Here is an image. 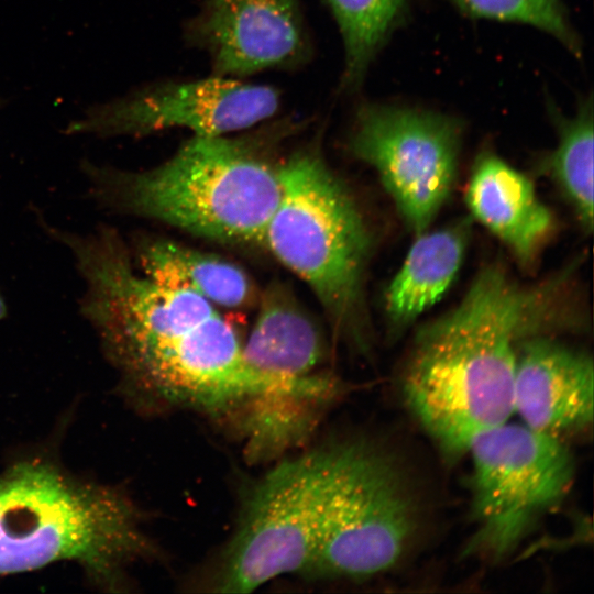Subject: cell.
<instances>
[{"mask_svg": "<svg viewBox=\"0 0 594 594\" xmlns=\"http://www.w3.org/2000/svg\"><path fill=\"white\" fill-rule=\"evenodd\" d=\"M186 40L207 53L213 75L238 79L311 56L299 0H205Z\"/></svg>", "mask_w": 594, "mask_h": 594, "instance_id": "obj_11", "label": "cell"}, {"mask_svg": "<svg viewBox=\"0 0 594 594\" xmlns=\"http://www.w3.org/2000/svg\"><path fill=\"white\" fill-rule=\"evenodd\" d=\"M279 182L262 245L310 287L336 340L365 351L372 240L354 197L312 146L280 163Z\"/></svg>", "mask_w": 594, "mask_h": 594, "instance_id": "obj_5", "label": "cell"}, {"mask_svg": "<svg viewBox=\"0 0 594 594\" xmlns=\"http://www.w3.org/2000/svg\"><path fill=\"white\" fill-rule=\"evenodd\" d=\"M417 497L392 452L371 441L349 440L319 547L304 573L364 579L395 568L418 538Z\"/></svg>", "mask_w": 594, "mask_h": 594, "instance_id": "obj_7", "label": "cell"}, {"mask_svg": "<svg viewBox=\"0 0 594 594\" xmlns=\"http://www.w3.org/2000/svg\"><path fill=\"white\" fill-rule=\"evenodd\" d=\"M462 12L482 19L532 25L578 51V40L561 0H451Z\"/></svg>", "mask_w": 594, "mask_h": 594, "instance_id": "obj_19", "label": "cell"}, {"mask_svg": "<svg viewBox=\"0 0 594 594\" xmlns=\"http://www.w3.org/2000/svg\"><path fill=\"white\" fill-rule=\"evenodd\" d=\"M6 316V304L2 297L0 296V319Z\"/></svg>", "mask_w": 594, "mask_h": 594, "instance_id": "obj_20", "label": "cell"}, {"mask_svg": "<svg viewBox=\"0 0 594 594\" xmlns=\"http://www.w3.org/2000/svg\"><path fill=\"white\" fill-rule=\"evenodd\" d=\"M344 50L342 90L356 89L372 61L400 22L406 0H324Z\"/></svg>", "mask_w": 594, "mask_h": 594, "instance_id": "obj_17", "label": "cell"}, {"mask_svg": "<svg viewBox=\"0 0 594 594\" xmlns=\"http://www.w3.org/2000/svg\"><path fill=\"white\" fill-rule=\"evenodd\" d=\"M471 235L469 219L417 235L385 292L392 330H402L433 306L462 265Z\"/></svg>", "mask_w": 594, "mask_h": 594, "instance_id": "obj_15", "label": "cell"}, {"mask_svg": "<svg viewBox=\"0 0 594 594\" xmlns=\"http://www.w3.org/2000/svg\"><path fill=\"white\" fill-rule=\"evenodd\" d=\"M513 413L526 427L562 441L591 428L592 358L542 334L521 341L514 372Z\"/></svg>", "mask_w": 594, "mask_h": 594, "instance_id": "obj_12", "label": "cell"}, {"mask_svg": "<svg viewBox=\"0 0 594 594\" xmlns=\"http://www.w3.org/2000/svg\"><path fill=\"white\" fill-rule=\"evenodd\" d=\"M349 440L273 469L252 492L212 583L249 593L284 574L305 572L322 537Z\"/></svg>", "mask_w": 594, "mask_h": 594, "instance_id": "obj_6", "label": "cell"}, {"mask_svg": "<svg viewBox=\"0 0 594 594\" xmlns=\"http://www.w3.org/2000/svg\"><path fill=\"white\" fill-rule=\"evenodd\" d=\"M471 519L466 551L504 559L566 497L574 480L564 441L508 421L469 447Z\"/></svg>", "mask_w": 594, "mask_h": 594, "instance_id": "obj_8", "label": "cell"}, {"mask_svg": "<svg viewBox=\"0 0 594 594\" xmlns=\"http://www.w3.org/2000/svg\"><path fill=\"white\" fill-rule=\"evenodd\" d=\"M461 127L448 117L366 103L355 114L348 147L374 168L402 219L426 232L457 180Z\"/></svg>", "mask_w": 594, "mask_h": 594, "instance_id": "obj_9", "label": "cell"}, {"mask_svg": "<svg viewBox=\"0 0 594 594\" xmlns=\"http://www.w3.org/2000/svg\"><path fill=\"white\" fill-rule=\"evenodd\" d=\"M243 352L264 373L301 380L316 375L326 353V341L293 293L275 283L260 296L258 314Z\"/></svg>", "mask_w": 594, "mask_h": 594, "instance_id": "obj_14", "label": "cell"}, {"mask_svg": "<svg viewBox=\"0 0 594 594\" xmlns=\"http://www.w3.org/2000/svg\"><path fill=\"white\" fill-rule=\"evenodd\" d=\"M287 128L194 135L152 169L92 174L103 199L129 212L221 243L262 244L280 194L272 140Z\"/></svg>", "mask_w": 594, "mask_h": 594, "instance_id": "obj_3", "label": "cell"}, {"mask_svg": "<svg viewBox=\"0 0 594 594\" xmlns=\"http://www.w3.org/2000/svg\"><path fill=\"white\" fill-rule=\"evenodd\" d=\"M139 268L153 279L194 292L213 305L242 308L252 304L255 288L235 264L168 240L140 243Z\"/></svg>", "mask_w": 594, "mask_h": 594, "instance_id": "obj_16", "label": "cell"}, {"mask_svg": "<svg viewBox=\"0 0 594 594\" xmlns=\"http://www.w3.org/2000/svg\"><path fill=\"white\" fill-rule=\"evenodd\" d=\"M465 202L472 217L525 266L532 264L553 229L552 213L532 182L494 154H484L475 163Z\"/></svg>", "mask_w": 594, "mask_h": 594, "instance_id": "obj_13", "label": "cell"}, {"mask_svg": "<svg viewBox=\"0 0 594 594\" xmlns=\"http://www.w3.org/2000/svg\"><path fill=\"white\" fill-rule=\"evenodd\" d=\"M150 551L135 508L117 491L40 461L0 476V575L75 561L118 585L124 564Z\"/></svg>", "mask_w": 594, "mask_h": 594, "instance_id": "obj_4", "label": "cell"}, {"mask_svg": "<svg viewBox=\"0 0 594 594\" xmlns=\"http://www.w3.org/2000/svg\"><path fill=\"white\" fill-rule=\"evenodd\" d=\"M569 274L521 284L501 262L483 267L461 301L424 324L404 365L403 399L447 455L466 453L513 413L517 349L556 321Z\"/></svg>", "mask_w": 594, "mask_h": 594, "instance_id": "obj_1", "label": "cell"}, {"mask_svg": "<svg viewBox=\"0 0 594 594\" xmlns=\"http://www.w3.org/2000/svg\"><path fill=\"white\" fill-rule=\"evenodd\" d=\"M82 311L127 381L172 404L223 410L262 396L315 395L321 387L316 376L289 380L254 367L213 304L129 262L97 279Z\"/></svg>", "mask_w": 594, "mask_h": 594, "instance_id": "obj_2", "label": "cell"}, {"mask_svg": "<svg viewBox=\"0 0 594 594\" xmlns=\"http://www.w3.org/2000/svg\"><path fill=\"white\" fill-rule=\"evenodd\" d=\"M559 142L547 169L586 230L593 229V114L591 105L559 124Z\"/></svg>", "mask_w": 594, "mask_h": 594, "instance_id": "obj_18", "label": "cell"}, {"mask_svg": "<svg viewBox=\"0 0 594 594\" xmlns=\"http://www.w3.org/2000/svg\"><path fill=\"white\" fill-rule=\"evenodd\" d=\"M279 106L275 87L212 75L146 86L90 109L68 130L108 136L182 128L194 135H227L274 117Z\"/></svg>", "mask_w": 594, "mask_h": 594, "instance_id": "obj_10", "label": "cell"}]
</instances>
